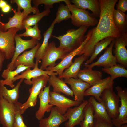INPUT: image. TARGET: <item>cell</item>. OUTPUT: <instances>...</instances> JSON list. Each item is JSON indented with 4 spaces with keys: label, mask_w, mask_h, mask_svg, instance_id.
<instances>
[{
    "label": "cell",
    "mask_w": 127,
    "mask_h": 127,
    "mask_svg": "<svg viewBox=\"0 0 127 127\" xmlns=\"http://www.w3.org/2000/svg\"><path fill=\"white\" fill-rule=\"evenodd\" d=\"M100 7L99 19L97 26L92 29L91 35L78 56L84 55L87 58L91 56L96 44L108 37L117 38L121 32L115 27L113 15L118 0H99Z\"/></svg>",
    "instance_id": "1"
},
{
    "label": "cell",
    "mask_w": 127,
    "mask_h": 127,
    "mask_svg": "<svg viewBox=\"0 0 127 127\" xmlns=\"http://www.w3.org/2000/svg\"><path fill=\"white\" fill-rule=\"evenodd\" d=\"M89 27L81 26L76 29L68 30L64 34L57 36L52 35L51 37L59 40V47L68 53L80 46L85 38V33Z\"/></svg>",
    "instance_id": "2"
},
{
    "label": "cell",
    "mask_w": 127,
    "mask_h": 127,
    "mask_svg": "<svg viewBox=\"0 0 127 127\" xmlns=\"http://www.w3.org/2000/svg\"><path fill=\"white\" fill-rule=\"evenodd\" d=\"M49 77L48 75H44L32 79V86L29 90V96L26 101L22 104L20 107L22 114L29 108L36 105L38 95L41 90L46 87Z\"/></svg>",
    "instance_id": "3"
},
{
    "label": "cell",
    "mask_w": 127,
    "mask_h": 127,
    "mask_svg": "<svg viewBox=\"0 0 127 127\" xmlns=\"http://www.w3.org/2000/svg\"><path fill=\"white\" fill-rule=\"evenodd\" d=\"M67 4L71 13V22L74 26L89 27L98 24V20L93 16L88 11L78 8L71 4Z\"/></svg>",
    "instance_id": "4"
},
{
    "label": "cell",
    "mask_w": 127,
    "mask_h": 127,
    "mask_svg": "<svg viewBox=\"0 0 127 127\" xmlns=\"http://www.w3.org/2000/svg\"><path fill=\"white\" fill-rule=\"evenodd\" d=\"M68 53L59 47H56L55 42L50 43L42 59L40 68L44 70L48 67L55 66L56 65L55 62L57 60H62Z\"/></svg>",
    "instance_id": "5"
},
{
    "label": "cell",
    "mask_w": 127,
    "mask_h": 127,
    "mask_svg": "<svg viewBox=\"0 0 127 127\" xmlns=\"http://www.w3.org/2000/svg\"><path fill=\"white\" fill-rule=\"evenodd\" d=\"M19 30L13 28L5 32L0 31V49L4 53L6 59H12L13 56L15 48L14 37Z\"/></svg>",
    "instance_id": "6"
},
{
    "label": "cell",
    "mask_w": 127,
    "mask_h": 127,
    "mask_svg": "<svg viewBox=\"0 0 127 127\" xmlns=\"http://www.w3.org/2000/svg\"><path fill=\"white\" fill-rule=\"evenodd\" d=\"M101 98L110 118L111 119L117 117L119 114L120 99L113 91V88L105 90L102 93Z\"/></svg>",
    "instance_id": "7"
},
{
    "label": "cell",
    "mask_w": 127,
    "mask_h": 127,
    "mask_svg": "<svg viewBox=\"0 0 127 127\" xmlns=\"http://www.w3.org/2000/svg\"><path fill=\"white\" fill-rule=\"evenodd\" d=\"M91 30H89L85 35V38L81 45L71 52L68 53L66 56L58 64L52 67H48L45 70L56 72L59 76L60 75L65 69L68 68L72 64L73 58L78 55L84 45L90 39L92 34Z\"/></svg>",
    "instance_id": "8"
},
{
    "label": "cell",
    "mask_w": 127,
    "mask_h": 127,
    "mask_svg": "<svg viewBox=\"0 0 127 127\" xmlns=\"http://www.w3.org/2000/svg\"><path fill=\"white\" fill-rule=\"evenodd\" d=\"M115 89L119 98L121 105L118 109L119 114L111 119V122L115 127H119L127 123V90L123 89L120 86H116Z\"/></svg>",
    "instance_id": "9"
},
{
    "label": "cell",
    "mask_w": 127,
    "mask_h": 127,
    "mask_svg": "<svg viewBox=\"0 0 127 127\" xmlns=\"http://www.w3.org/2000/svg\"><path fill=\"white\" fill-rule=\"evenodd\" d=\"M50 104L55 106L58 111L64 115L70 108L79 105L82 102L73 100L65 96L53 91L50 92Z\"/></svg>",
    "instance_id": "10"
},
{
    "label": "cell",
    "mask_w": 127,
    "mask_h": 127,
    "mask_svg": "<svg viewBox=\"0 0 127 127\" xmlns=\"http://www.w3.org/2000/svg\"><path fill=\"white\" fill-rule=\"evenodd\" d=\"M15 109V104L0 95V123L3 127H13Z\"/></svg>",
    "instance_id": "11"
},
{
    "label": "cell",
    "mask_w": 127,
    "mask_h": 127,
    "mask_svg": "<svg viewBox=\"0 0 127 127\" xmlns=\"http://www.w3.org/2000/svg\"><path fill=\"white\" fill-rule=\"evenodd\" d=\"M88 102V101L84 100L79 106L70 108L67 111L64 115L68 119L65 124L66 127H74L80 124L83 118L84 108Z\"/></svg>",
    "instance_id": "12"
},
{
    "label": "cell",
    "mask_w": 127,
    "mask_h": 127,
    "mask_svg": "<svg viewBox=\"0 0 127 127\" xmlns=\"http://www.w3.org/2000/svg\"><path fill=\"white\" fill-rule=\"evenodd\" d=\"M14 39L16 43L15 52L11 62L7 66V68L12 71L14 69L13 64L17 57L25 50L33 48L39 43V40L32 38L29 40H24L17 34L15 36Z\"/></svg>",
    "instance_id": "13"
},
{
    "label": "cell",
    "mask_w": 127,
    "mask_h": 127,
    "mask_svg": "<svg viewBox=\"0 0 127 127\" xmlns=\"http://www.w3.org/2000/svg\"><path fill=\"white\" fill-rule=\"evenodd\" d=\"M114 83V80L110 76L102 79L87 89L84 92V96H93L98 102H101V96L103 92L106 89L113 88Z\"/></svg>",
    "instance_id": "14"
},
{
    "label": "cell",
    "mask_w": 127,
    "mask_h": 127,
    "mask_svg": "<svg viewBox=\"0 0 127 127\" xmlns=\"http://www.w3.org/2000/svg\"><path fill=\"white\" fill-rule=\"evenodd\" d=\"M114 41L115 56L117 62L127 68V50L126 47L127 46V33L115 38Z\"/></svg>",
    "instance_id": "15"
},
{
    "label": "cell",
    "mask_w": 127,
    "mask_h": 127,
    "mask_svg": "<svg viewBox=\"0 0 127 127\" xmlns=\"http://www.w3.org/2000/svg\"><path fill=\"white\" fill-rule=\"evenodd\" d=\"M114 40L111 42L109 46L107 48L104 53L96 61L89 64L85 65L84 66L87 68L92 69L95 66H101L103 67L104 68H106L116 65V59L112 53Z\"/></svg>",
    "instance_id": "16"
},
{
    "label": "cell",
    "mask_w": 127,
    "mask_h": 127,
    "mask_svg": "<svg viewBox=\"0 0 127 127\" xmlns=\"http://www.w3.org/2000/svg\"><path fill=\"white\" fill-rule=\"evenodd\" d=\"M50 87L49 85L42 89L39 93L38 97L40 100L39 108L36 112V118L39 120L43 118L46 112H49L53 107L50 104Z\"/></svg>",
    "instance_id": "17"
},
{
    "label": "cell",
    "mask_w": 127,
    "mask_h": 127,
    "mask_svg": "<svg viewBox=\"0 0 127 127\" xmlns=\"http://www.w3.org/2000/svg\"><path fill=\"white\" fill-rule=\"evenodd\" d=\"M64 81L70 86L73 93L74 100L82 102L84 100V92L91 86L90 85L79 79L72 78H65Z\"/></svg>",
    "instance_id": "18"
},
{
    "label": "cell",
    "mask_w": 127,
    "mask_h": 127,
    "mask_svg": "<svg viewBox=\"0 0 127 127\" xmlns=\"http://www.w3.org/2000/svg\"><path fill=\"white\" fill-rule=\"evenodd\" d=\"M67 118L61 114L55 107L52 109L49 116L42 118L39 121V127H60L64 122L67 120Z\"/></svg>",
    "instance_id": "19"
},
{
    "label": "cell",
    "mask_w": 127,
    "mask_h": 127,
    "mask_svg": "<svg viewBox=\"0 0 127 127\" xmlns=\"http://www.w3.org/2000/svg\"><path fill=\"white\" fill-rule=\"evenodd\" d=\"M38 66V62L36 61L35 67L32 70H31L30 68L27 69L20 75L15 76L13 80V82L19 79L23 78L26 79L24 80L25 83L31 85V79L44 75H48L49 76L58 75L56 73L53 71L43 70L39 68Z\"/></svg>",
    "instance_id": "20"
},
{
    "label": "cell",
    "mask_w": 127,
    "mask_h": 127,
    "mask_svg": "<svg viewBox=\"0 0 127 127\" xmlns=\"http://www.w3.org/2000/svg\"><path fill=\"white\" fill-rule=\"evenodd\" d=\"M41 44L39 43L31 50L23 52L18 56L15 60L13 64L14 69L20 65L28 66L34 68L35 65L34 59L36 52Z\"/></svg>",
    "instance_id": "21"
},
{
    "label": "cell",
    "mask_w": 127,
    "mask_h": 127,
    "mask_svg": "<svg viewBox=\"0 0 127 127\" xmlns=\"http://www.w3.org/2000/svg\"><path fill=\"white\" fill-rule=\"evenodd\" d=\"M77 8L91 11V14L95 17H99L100 7L99 0H70Z\"/></svg>",
    "instance_id": "22"
},
{
    "label": "cell",
    "mask_w": 127,
    "mask_h": 127,
    "mask_svg": "<svg viewBox=\"0 0 127 127\" xmlns=\"http://www.w3.org/2000/svg\"><path fill=\"white\" fill-rule=\"evenodd\" d=\"M77 77L78 79L91 86L102 79V73L100 71L93 70L92 68H87L80 69L77 74Z\"/></svg>",
    "instance_id": "23"
},
{
    "label": "cell",
    "mask_w": 127,
    "mask_h": 127,
    "mask_svg": "<svg viewBox=\"0 0 127 127\" xmlns=\"http://www.w3.org/2000/svg\"><path fill=\"white\" fill-rule=\"evenodd\" d=\"M87 59V57L83 54L75 58L74 62L58 77L61 79L71 78L78 79L77 75L80 70L81 66L83 62Z\"/></svg>",
    "instance_id": "24"
},
{
    "label": "cell",
    "mask_w": 127,
    "mask_h": 127,
    "mask_svg": "<svg viewBox=\"0 0 127 127\" xmlns=\"http://www.w3.org/2000/svg\"><path fill=\"white\" fill-rule=\"evenodd\" d=\"M49 85L53 88V91L58 93H64L68 96L74 97L73 93L62 79L56 75L49 76L48 80Z\"/></svg>",
    "instance_id": "25"
},
{
    "label": "cell",
    "mask_w": 127,
    "mask_h": 127,
    "mask_svg": "<svg viewBox=\"0 0 127 127\" xmlns=\"http://www.w3.org/2000/svg\"><path fill=\"white\" fill-rule=\"evenodd\" d=\"M24 79L21 78L12 89H8L0 82V95L9 103L15 104L18 102L19 89Z\"/></svg>",
    "instance_id": "26"
},
{
    "label": "cell",
    "mask_w": 127,
    "mask_h": 127,
    "mask_svg": "<svg viewBox=\"0 0 127 127\" xmlns=\"http://www.w3.org/2000/svg\"><path fill=\"white\" fill-rule=\"evenodd\" d=\"M88 101L93 108L94 117L111 122V119L108 115L104 104L102 101L99 102L93 96L90 97Z\"/></svg>",
    "instance_id": "27"
},
{
    "label": "cell",
    "mask_w": 127,
    "mask_h": 127,
    "mask_svg": "<svg viewBox=\"0 0 127 127\" xmlns=\"http://www.w3.org/2000/svg\"><path fill=\"white\" fill-rule=\"evenodd\" d=\"M16 68V69L14 71L11 70L7 68L3 71L1 76L4 80H0V82L3 84L9 86L11 88H13L15 87L13 82L14 78L18 75L19 73L29 68H31L29 67L22 65H19Z\"/></svg>",
    "instance_id": "28"
},
{
    "label": "cell",
    "mask_w": 127,
    "mask_h": 127,
    "mask_svg": "<svg viewBox=\"0 0 127 127\" xmlns=\"http://www.w3.org/2000/svg\"><path fill=\"white\" fill-rule=\"evenodd\" d=\"M55 23L53 21L50 26L43 34V42L37 50L35 58L36 61L38 63L41 60L42 57L46 51L48 45L49 39L52 35Z\"/></svg>",
    "instance_id": "29"
},
{
    "label": "cell",
    "mask_w": 127,
    "mask_h": 127,
    "mask_svg": "<svg viewBox=\"0 0 127 127\" xmlns=\"http://www.w3.org/2000/svg\"><path fill=\"white\" fill-rule=\"evenodd\" d=\"M31 0H11L12 4L16 3L17 6V11H21L23 10V19L28 16L31 12L34 14L40 12L38 7H32L31 4Z\"/></svg>",
    "instance_id": "30"
},
{
    "label": "cell",
    "mask_w": 127,
    "mask_h": 127,
    "mask_svg": "<svg viewBox=\"0 0 127 127\" xmlns=\"http://www.w3.org/2000/svg\"><path fill=\"white\" fill-rule=\"evenodd\" d=\"M14 13V15L11 17L9 18V21L4 23L3 27V32H5L8 29L12 28H15L18 29L19 30L22 29V22L23 19V11H17L13 9H12Z\"/></svg>",
    "instance_id": "31"
},
{
    "label": "cell",
    "mask_w": 127,
    "mask_h": 127,
    "mask_svg": "<svg viewBox=\"0 0 127 127\" xmlns=\"http://www.w3.org/2000/svg\"><path fill=\"white\" fill-rule=\"evenodd\" d=\"M113 17L116 28L122 34L127 33V15L119 10L115 9Z\"/></svg>",
    "instance_id": "32"
},
{
    "label": "cell",
    "mask_w": 127,
    "mask_h": 127,
    "mask_svg": "<svg viewBox=\"0 0 127 127\" xmlns=\"http://www.w3.org/2000/svg\"><path fill=\"white\" fill-rule=\"evenodd\" d=\"M51 12L50 9H45L41 12L31 15H28L24 18L22 22V29L28 27H31L38 24L44 17L48 16Z\"/></svg>",
    "instance_id": "33"
},
{
    "label": "cell",
    "mask_w": 127,
    "mask_h": 127,
    "mask_svg": "<svg viewBox=\"0 0 127 127\" xmlns=\"http://www.w3.org/2000/svg\"><path fill=\"white\" fill-rule=\"evenodd\" d=\"M115 38L112 37H107L97 43L95 46L92 53L90 58L87 60L85 65L89 64L91 63L97 55L102 51L106 48L108 45H110Z\"/></svg>",
    "instance_id": "34"
},
{
    "label": "cell",
    "mask_w": 127,
    "mask_h": 127,
    "mask_svg": "<svg viewBox=\"0 0 127 127\" xmlns=\"http://www.w3.org/2000/svg\"><path fill=\"white\" fill-rule=\"evenodd\" d=\"M103 72L111 75V79L114 80L119 77L127 78V70L123 66L117 64L108 68H102Z\"/></svg>",
    "instance_id": "35"
},
{
    "label": "cell",
    "mask_w": 127,
    "mask_h": 127,
    "mask_svg": "<svg viewBox=\"0 0 127 127\" xmlns=\"http://www.w3.org/2000/svg\"><path fill=\"white\" fill-rule=\"evenodd\" d=\"M94 120L93 109L88 102L84 110V117L80 124V127H92Z\"/></svg>",
    "instance_id": "36"
},
{
    "label": "cell",
    "mask_w": 127,
    "mask_h": 127,
    "mask_svg": "<svg viewBox=\"0 0 127 127\" xmlns=\"http://www.w3.org/2000/svg\"><path fill=\"white\" fill-rule=\"evenodd\" d=\"M67 5L60 3L56 14V17L53 20L55 24L59 23L64 20L71 18V14Z\"/></svg>",
    "instance_id": "37"
},
{
    "label": "cell",
    "mask_w": 127,
    "mask_h": 127,
    "mask_svg": "<svg viewBox=\"0 0 127 127\" xmlns=\"http://www.w3.org/2000/svg\"><path fill=\"white\" fill-rule=\"evenodd\" d=\"M25 29V32L18 34L20 37H30L38 40L41 39V31L39 28L38 24L34 26L33 27H27Z\"/></svg>",
    "instance_id": "38"
},
{
    "label": "cell",
    "mask_w": 127,
    "mask_h": 127,
    "mask_svg": "<svg viewBox=\"0 0 127 127\" xmlns=\"http://www.w3.org/2000/svg\"><path fill=\"white\" fill-rule=\"evenodd\" d=\"M21 104V103L18 102L15 104V109L13 123V127H28L23 120L20 108Z\"/></svg>",
    "instance_id": "39"
},
{
    "label": "cell",
    "mask_w": 127,
    "mask_h": 127,
    "mask_svg": "<svg viewBox=\"0 0 127 127\" xmlns=\"http://www.w3.org/2000/svg\"><path fill=\"white\" fill-rule=\"evenodd\" d=\"M32 2L34 6L38 7L39 5L44 4L45 9H50L53 8V4L55 3L64 2L66 4H71L70 0H33Z\"/></svg>",
    "instance_id": "40"
},
{
    "label": "cell",
    "mask_w": 127,
    "mask_h": 127,
    "mask_svg": "<svg viewBox=\"0 0 127 127\" xmlns=\"http://www.w3.org/2000/svg\"><path fill=\"white\" fill-rule=\"evenodd\" d=\"M112 122H109L94 117L92 127H113Z\"/></svg>",
    "instance_id": "41"
},
{
    "label": "cell",
    "mask_w": 127,
    "mask_h": 127,
    "mask_svg": "<svg viewBox=\"0 0 127 127\" xmlns=\"http://www.w3.org/2000/svg\"><path fill=\"white\" fill-rule=\"evenodd\" d=\"M117 9L124 13L127 10V0H119L115 4Z\"/></svg>",
    "instance_id": "42"
},
{
    "label": "cell",
    "mask_w": 127,
    "mask_h": 127,
    "mask_svg": "<svg viewBox=\"0 0 127 127\" xmlns=\"http://www.w3.org/2000/svg\"><path fill=\"white\" fill-rule=\"evenodd\" d=\"M5 59L4 53L0 49V72L2 71L3 63Z\"/></svg>",
    "instance_id": "43"
},
{
    "label": "cell",
    "mask_w": 127,
    "mask_h": 127,
    "mask_svg": "<svg viewBox=\"0 0 127 127\" xmlns=\"http://www.w3.org/2000/svg\"><path fill=\"white\" fill-rule=\"evenodd\" d=\"M11 8V6L10 5L7 4L5 7L1 8L2 10L4 12H8L10 10Z\"/></svg>",
    "instance_id": "44"
},
{
    "label": "cell",
    "mask_w": 127,
    "mask_h": 127,
    "mask_svg": "<svg viewBox=\"0 0 127 127\" xmlns=\"http://www.w3.org/2000/svg\"><path fill=\"white\" fill-rule=\"evenodd\" d=\"M7 4L6 2L3 0H0V8H2Z\"/></svg>",
    "instance_id": "45"
},
{
    "label": "cell",
    "mask_w": 127,
    "mask_h": 127,
    "mask_svg": "<svg viewBox=\"0 0 127 127\" xmlns=\"http://www.w3.org/2000/svg\"><path fill=\"white\" fill-rule=\"evenodd\" d=\"M4 25V23L2 22L0 19V31H3V27Z\"/></svg>",
    "instance_id": "46"
},
{
    "label": "cell",
    "mask_w": 127,
    "mask_h": 127,
    "mask_svg": "<svg viewBox=\"0 0 127 127\" xmlns=\"http://www.w3.org/2000/svg\"><path fill=\"white\" fill-rule=\"evenodd\" d=\"M119 127H127V125L126 124L122 125Z\"/></svg>",
    "instance_id": "47"
}]
</instances>
